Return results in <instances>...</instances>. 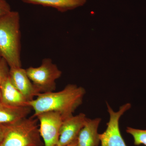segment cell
<instances>
[{"mask_svg":"<svg viewBox=\"0 0 146 146\" xmlns=\"http://www.w3.org/2000/svg\"><path fill=\"white\" fill-rule=\"evenodd\" d=\"M26 70L39 94L54 91L56 88V81L62 75V72L48 58L43 59L39 67H31Z\"/></svg>","mask_w":146,"mask_h":146,"instance_id":"obj_4","label":"cell"},{"mask_svg":"<svg viewBox=\"0 0 146 146\" xmlns=\"http://www.w3.org/2000/svg\"><path fill=\"white\" fill-rule=\"evenodd\" d=\"M126 131L133 137L134 145L139 146L143 145L146 146V129H138L128 127Z\"/></svg>","mask_w":146,"mask_h":146,"instance_id":"obj_13","label":"cell"},{"mask_svg":"<svg viewBox=\"0 0 146 146\" xmlns=\"http://www.w3.org/2000/svg\"><path fill=\"white\" fill-rule=\"evenodd\" d=\"M39 122L36 117L25 118L7 125L1 146H39L41 145Z\"/></svg>","mask_w":146,"mask_h":146,"instance_id":"obj_3","label":"cell"},{"mask_svg":"<svg viewBox=\"0 0 146 146\" xmlns=\"http://www.w3.org/2000/svg\"><path fill=\"white\" fill-rule=\"evenodd\" d=\"M29 106L15 107L0 101V124L9 125L27 118L30 112Z\"/></svg>","mask_w":146,"mask_h":146,"instance_id":"obj_11","label":"cell"},{"mask_svg":"<svg viewBox=\"0 0 146 146\" xmlns=\"http://www.w3.org/2000/svg\"><path fill=\"white\" fill-rule=\"evenodd\" d=\"M10 5L7 0H0V17L11 11Z\"/></svg>","mask_w":146,"mask_h":146,"instance_id":"obj_15","label":"cell"},{"mask_svg":"<svg viewBox=\"0 0 146 146\" xmlns=\"http://www.w3.org/2000/svg\"><path fill=\"white\" fill-rule=\"evenodd\" d=\"M1 58H2L1 56V54H0V60H1Z\"/></svg>","mask_w":146,"mask_h":146,"instance_id":"obj_18","label":"cell"},{"mask_svg":"<svg viewBox=\"0 0 146 146\" xmlns=\"http://www.w3.org/2000/svg\"><path fill=\"white\" fill-rule=\"evenodd\" d=\"M0 101L15 107L29 106L28 101L13 85L9 75L5 78L1 85Z\"/></svg>","mask_w":146,"mask_h":146,"instance_id":"obj_9","label":"cell"},{"mask_svg":"<svg viewBox=\"0 0 146 146\" xmlns=\"http://www.w3.org/2000/svg\"><path fill=\"white\" fill-rule=\"evenodd\" d=\"M39 131L44 146H56L59 139L61 125L64 119L58 112L50 111L36 115Z\"/></svg>","mask_w":146,"mask_h":146,"instance_id":"obj_6","label":"cell"},{"mask_svg":"<svg viewBox=\"0 0 146 146\" xmlns=\"http://www.w3.org/2000/svg\"><path fill=\"white\" fill-rule=\"evenodd\" d=\"M65 146H78L77 139L75 141H74V142H73L72 143H71Z\"/></svg>","mask_w":146,"mask_h":146,"instance_id":"obj_17","label":"cell"},{"mask_svg":"<svg viewBox=\"0 0 146 146\" xmlns=\"http://www.w3.org/2000/svg\"><path fill=\"white\" fill-rule=\"evenodd\" d=\"M10 68L4 58L0 60V89L3 81L9 75Z\"/></svg>","mask_w":146,"mask_h":146,"instance_id":"obj_14","label":"cell"},{"mask_svg":"<svg viewBox=\"0 0 146 146\" xmlns=\"http://www.w3.org/2000/svg\"><path fill=\"white\" fill-rule=\"evenodd\" d=\"M9 75L13 85L29 102L39 94L29 78L26 69L22 67L10 68Z\"/></svg>","mask_w":146,"mask_h":146,"instance_id":"obj_8","label":"cell"},{"mask_svg":"<svg viewBox=\"0 0 146 146\" xmlns=\"http://www.w3.org/2000/svg\"></svg>","mask_w":146,"mask_h":146,"instance_id":"obj_19","label":"cell"},{"mask_svg":"<svg viewBox=\"0 0 146 146\" xmlns=\"http://www.w3.org/2000/svg\"><path fill=\"white\" fill-rule=\"evenodd\" d=\"M29 4L39 5L55 9L60 12L75 9L86 3V0H21Z\"/></svg>","mask_w":146,"mask_h":146,"instance_id":"obj_12","label":"cell"},{"mask_svg":"<svg viewBox=\"0 0 146 146\" xmlns=\"http://www.w3.org/2000/svg\"><path fill=\"white\" fill-rule=\"evenodd\" d=\"M109 120L107 128L103 133H100V146H127L121 134L119 121L121 117L131 107L130 103H127L120 106L117 112L113 110L106 103Z\"/></svg>","mask_w":146,"mask_h":146,"instance_id":"obj_5","label":"cell"},{"mask_svg":"<svg viewBox=\"0 0 146 146\" xmlns=\"http://www.w3.org/2000/svg\"><path fill=\"white\" fill-rule=\"evenodd\" d=\"M85 94L83 87L69 84L58 92L38 94L34 100L29 102V106L34 110L33 117L43 112L53 111L60 113L65 119L73 115L82 104Z\"/></svg>","mask_w":146,"mask_h":146,"instance_id":"obj_1","label":"cell"},{"mask_svg":"<svg viewBox=\"0 0 146 146\" xmlns=\"http://www.w3.org/2000/svg\"><path fill=\"white\" fill-rule=\"evenodd\" d=\"M7 125L0 124V145L3 142L6 132Z\"/></svg>","mask_w":146,"mask_h":146,"instance_id":"obj_16","label":"cell"},{"mask_svg":"<svg viewBox=\"0 0 146 146\" xmlns=\"http://www.w3.org/2000/svg\"><path fill=\"white\" fill-rule=\"evenodd\" d=\"M20 21L17 11L0 17V54L10 68L22 67Z\"/></svg>","mask_w":146,"mask_h":146,"instance_id":"obj_2","label":"cell"},{"mask_svg":"<svg viewBox=\"0 0 146 146\" xmlns=\"http://www.w3.org/2000/svg\"><path fill=\"white\" fill-rule=\"evenodd\" d=\"M101 121L100 118L88 119L77 138L78 146H99L98 129Z\"/></svg>","mask_w":146,"mask_h":146,"instance_id":"obj_10","label":"cell"},{"mask_svg":"<svg viewBox=\"0 0 146 146\" xmlns=\"http://www.w3.org/2000/svg\"><path fill=\"white\" fill-rule=\"evenodd\" d=\"M88 119L85 114L80 113L76 116L72 115L63 120L56 146H66L76 140Z\"/></svg>","mask_w":146,"mask_h":146,"instance_id":"obj_7","label":"cell"}]
</instances>
